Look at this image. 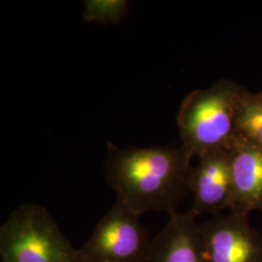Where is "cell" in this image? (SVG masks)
<instances>
[{
    "label": "cell",
    "mask_w": 262,
    "mask_h": 262,
    "mask_svg": "<svg viewBox=\"0 0 262 262\" xmlns=\"http://www.w3.org/2000/svg\"><path fill=\"white\" fill-rule=\"evenodd\" d=\"M244 90L222 80L188 94L177 116L182 147L192 157L230 148L237 136L236 114Z\"/></svg>",
    "instance_id": "cell-2"
},
{
    "label": "cell",
    "mask_w": 262,
    "mask_h": 262,
    "mask_svg": "<svg viewBox=\"0 0 262 262\" xmlns=\"http://www.w3.org/2000/svg\"><path fill=\"white\" fill-rule=\"evenodd\" d=\"M231 147L198 157L199 163L192 168L188 183L189 192L193 195L189 211L196 217L204 214L217 215L229 209L232 190Z\"/></svg>",
    "instance_id": "cell-6"
},
{
    "label": "cell",
    "mask_w": 262,
    "mask_h": 262,
    "mask_svg": "<svg viewBox=\"0 0 262 262\" xmlns=\"http://www.w3.org/2000/svg\"><path fill=\"white\" fill-rule=\"evenodd\" d=\"M199 227L206 262H262V233L249 215L217 214Z\"/></svg>",
    "instance_id": "cell-5"
},
{
    "label": "cell",
    "mask_w": 262,
    "mask_h": 262,
    "mask_svg": "<svg viewBox=\"0 0 262 262\" xmlns=\"http://www.w3.org/2000/svg\"><path fill=\"white\" fill-rule=\"evenodd\" d=\"M192 158L182 146L121 149L107 142L104 175L117 199L136 214L162 211L171 215L189 192Z\"/></svg>",
    "instance_id": "cell-1"
},
{
    "label": "cell",
    "mask_w": 262,
    "mask_h": 262,
    "mask_svg": "<svg viewBox=\"0 0 262 262\" xmlns=\"http://www.w3.org/2000/svg\"><path fill=\"white\" fill-rule=\"evenodd\" d=\"M82 18L86 23L119 24L128 13L125 0H84Z\"/></svg>",
    "instance_id": "cell-10"
},
{
    "label": "cell",
    "mask_w": 262,
    "mask_h": 262,
    "mask_svg": "<svg viewBox=\"0 0 262 262\" xmlns=\"http://www.w3.org/2000/svg\"><path fill=\"white\" fill-rule=\"evenodd\" d=\"M152 238L149 262H206L196 216L190 211L175 212Z\"/></svg>",
    "instance_id": "cell-8"
},
{
    "label": "cell",
    "mask_w": 262,
    "mask_h": 262,
    "mask_svg": "<svg viewBox=\"0 0 262 262\" xmlns=\"http://www.w3.org/2000/svg\"><path fill=\"white\" fill-rule=\"evenodd\" d=\"M139 216L117 199L78 249L80 262H149L152 239Z\"/></svg>",
    "instance_id": "cell-4"
},
{
    "label": "cell",
    "mask_w": 262,
    "mask_h": 262,
    "mask_svg": "<svg viewBox=\"0 0 262 262\" xmlns=\"http://www.w3.org/2000/svg\"><path fill=\"white\" fill-rule=\"evenodd\" d=\"M1 262H80L74 249L45 207L16 208L0 227Z\"/></svg>",
    "instance_id": "cell-3"
},
{
    "label": "cell",
    "mask_w": 262,
    "mask_h": 262,
    "mask_svg": "<svg viewBox=\"0 0 262 262\" xmlns=\"http://www.w3.org/2000/svg\"><path fill=\"white\" fill-rule=\"evenodd\" d=\"M236 135L262 149V93L244 90L236 114Z\"/></svg>",
    "instance_id": "cell-9"
},
{
    "label": "cell",
    "mask_w": 262,
    "mask_h": 262,
    "mask_svg": "<svg viewBox=\"0 0 262 262\" xmlns=\"http://www.w3.org/2000/svg\"><path fill=\"white\" fill-rule=\"evenodd\" d=\"M232 190L229 211L249 215L262 211V149L236 136L231 147Z\"/></svg>",
    "instance_id": "cell-7"
}]
</instances>
